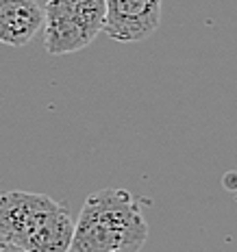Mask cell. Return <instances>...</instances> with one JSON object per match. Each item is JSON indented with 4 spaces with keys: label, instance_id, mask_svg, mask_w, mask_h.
<instances>
[{
    "label": "cell",
    "instance_id": "3957f363",
    "mask_svg": "<svg viewBox=\"0 0 237 252\" xmlns=\"http://www.w3.org/2000/svg\"><path fill=\"white\" fill-rule=\"evenodd\" d=\"M44 46L52 57L87 48L102 33L107 4L104 0H46Z\"/></svg>",
    "mask_w": 237,
    "mask_h": 252
},
{
    "label": "cell",
    "instance_id": "7a4b0ae2",
    "mask_svg": "<svg viewBox=\"0 0 237 252\" xmlns=\"http://www.w3.org/2000/svg\"><path fill=\"white\" fill-rule=\"evenodd\" d=\"M74 218L46 193H0V237L26 252H68Z\"/></svg>",
    "mask_w": 237,
    "mask_h": 252
},
{
    "label": "cell",
    "instance_id": "6da1fadb",
    "mask_svg": "<svg viewBox=\"0 0 237 252\" xmlns=\"http://www.w3.org/2000/svg\"><path fill=\"white\" fill-rule=\"evenodd\" d=\"M148 239L141 202L126 189L89 193L74 220L68 252H139Z\"/></svg>",
    "mask_w": 237,
    "mask_h": 252
},
{
    "label": "cell",
    "instance_id": "5b68a950",
    "mask_svg": "<svg viewBox=\"0 0 237 252\" xmlns=\"http://www.w3.org/2000/svg\"><path fill=\"white\" fill-rule=\"evenodd\" d=\"M44 24L37 0H0V44L26 46Z\"/></svg>",
    "mask_w": 237,
    "mask_h": 252
},
{
    "label": "cell",
    "instance_id": "8992f818",
    "mask_svg": "<svg viewBox=\"0 0 237 252\" xmlns=\"http://www.w3.org/2000/svg\"><path fill=\"white\" fill-rule=\"evenodd\" d=\"M0 252H26V250H22L20 246H15V244H11V241L0 237Z\"/></svg>",
    "mask_w": 237,
    "mask_h": 252
},
{
    "label": "cell",
    "instance_id": "277c9868",
    "mask_svg": "<svg viewBox=\"0 0 237 252\" xmlns=\"http://www.w3.org/2000/svg\"><path fill=\"white\" fill-rule=\"evenodd\" d=\"M102 33L120 44L148 39L161 22V0H104Z\"/></svg>",
    "mask_w": 237,
    "mask_h": 252
}]
</instances>
